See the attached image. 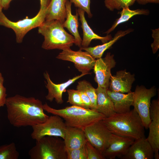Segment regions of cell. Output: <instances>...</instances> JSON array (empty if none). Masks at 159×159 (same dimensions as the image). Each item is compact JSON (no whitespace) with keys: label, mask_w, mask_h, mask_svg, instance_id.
<instances>
[{"label":"cell","mask_w":159,"mask_h":159,"mask_svg":"<svg viewBox=\"0 0 159 159\" xmlns=\"http://www.w3.org/2000/svg\"><path fill=\"white\" fill-rule=\"evenodd\" d=\"M7 118L13 126H33L45 122L49 116L44 112L42 101L33 97L19 95L7 98Z\"/></svg>","instance_id":"1"},{"label":"cell","mask_w":159,"mask_h":159,"mask_svg":"<svg viewBox=\"0 0 159 159\" xmlns=\"http://www.w3.org/2000/svg\"><path fill=\"white\" fill-rule=\"evenodd\" d=\"M102 120L113 134L134 140L145 137L144 126L134 109L125 113H115Z\"/></svg>","instance_id":"2"},{"label":"cell","mask_w":159,"mask_h":159,"mask_svg":"<svg viewBox=\"0 0 159 159\" xmlns=\"http://www.w3.org/2000/svg\"><path fill=\"white\" fill-rule=\"evenodd\" d=\"M43 108L47 112L63 119L67 126L76 127L83 130L87 126L106 117L95 110L73 105L57 109L45 103L43 105Z\"/></svg>","instance_id":"3"},{"label":"cell","mask_w":159,"mask_h":159,"mask_svg":"<svg viewBox=\"0 0 159 159\" xmlns=\"http://www.w3.org/2000/svg\"><path fill=\"white\" fill-rule=\"evenodd\" d=\"M38 27L39 33L44 37L42 46L44 49L63 50L70 48L74 44V37L64 30L59 20L45 21Z\"/></svg>","instance_id":"4"},{"label":"cell","mask_w":159,"mask_h":159,"mask_svg":"<svg viewBox=\"0 0 159 159\" xmlns=\"http://www.w3.org/2000/svg\"><path fill=\"white\" fill-rule=\"evenodd\" d=\"M29 151L31 159H67L64 140L59 137L46 136L36 140Z\"/></svg>","instance_id":"5"},{"label":"cell","mask_w":159,"mask_h":159,"mask_svg":"<svg viewBox=\"0 0 159 159\" xmlns=\"http://www.w3.org/2000/svg\"><path fill=\"white\" fill-rule=\"evenodd\" d=\"M46 10L40 9L37 14L34 17L29 18L27 16L16 22L9 20L2 12L0 14V25L13 30L16 34V42L20 43L28 32L38 27L45 21Z\"/></svg>","instance_id":"6"},{"label":"cell","mask_w":159,"mask_h":159,"mask_svg":"<svg viewBox=\"0 0 159 159\" xmlns=\"http://www.w3.org/2000/svg\"><path fill=\"white\" fill-rule=\"evenodd\" d=\"M156 88L153 87L147 89L143 86H137L134 92L132 105L140 117L145 128L148 129L151 122L150 108L151 100L156 95Z\"/></svg>","instance_id":"7"},{"label":"cell","mask_w":159,"mask_h":159,"mask_svg":"<svg viewBox=\"0 0 159 159\" xmlns=\"http://www.w3.org/2000/svg\"><path fill=\"white\" fill-rule=\"evenodd\" d=\"M84 131L87 140L103 155L110 144L112 134L102 120L87 126Z\"/></svg>","instance_id":"8"},{"label":"cell","mask_w":159,"mask_h":159,"mask_svg":"<svg viewBox=\"0 0 159 159\" xmlns=\"http://www.w3.org/2000/svg\"><path fill=\"white\" fill-rule=\"evenodd\" d=\"M66 127L61 117L53 115L49 116L45 122L32 127L31 137L36 140L46 136L59 137L64 139Z\"/></svg>","instance_id":"9"},{"label":"cell","mask_w":159,"mask_h":159,"mask_svg":"<svg viewBox=\"0 0 159 159\" xmlns=\"http://www.w3.org/2000/svg\"><path fill=\"white\" fill-rule=\"evenodd\" d=\"M56 57L73 62L75 68L82 74H90L89 72L93 69L96 60L86 51H82L80 49L77 51H74L70 48L63 50Z\"/></svg>","instance_id":"10"},{"label":"cell","mask_w":159,"mask_h":159,"mask_svg":"<svg viewBox=\"0 0 159 159\" xmlns=\"http://www.w3.org/2000/svg\"><path fill=\"white\" fill-rule=\"evenodd\" d=\"M116 62L114 55L110 52L107 53L104 58H100L95 60L94 67L95 74L94 80L98 86L108 89L111 69L115 66Z\"/></svg>","instance_id":"11"},{"label":"cell","mask_w":159,"mask_h":159,"mask_svg":"<svg viewBox=\"0 0 159 159\" xmlns=\"http://www.w3.org/2000/svg\"><path fill=\"white\" fill-rule=\"evenodd\" d=\"M151 122L149 125V132L147 139L154 152V158L159 159V100H153L150 108Z\"/></svg>","instance_id":"12"},{"label":"cell","mask_w":159,"mask_h":159,"mask_svg":"<svg viewBox=\"0 0 159 159\" xmlns=\"http://www.w3.org/2000/svg\"><path fill=\"white\" fill-rule=\"evenodd\" d=\"M134 140L129 138L112 134L110 144L103 155L105 159L121 158L127 153Z\"/></svg>","instance_id":"13"},{"label":"cell","mask_w":159,"mask_h":159,"mask_svg":"<svg viewBox=\"0 0 159 159\" xmlns=\"http://www.w3.org/2000/svg\"><path fill=\"white\" fill-rule=\"evenodd\" d=\"M90 74H82L70 79L67 82L59 84L54 83L51 80L49 73L46 72L44 73V76L47 80L46 87L48 90L47 95L45 96L47 100L50 102L54 99L58 104H62L63 102L62 94L66 91V89L69 85L74 82L76 80L82 76Z\"/></svg>","instance_id":"14"},{"label":"cell","mask_w":159,"mask_h":159,"mask_svg":"<svg viewBox=\"0 0 159 159\" xmlns=\"http://www.w3.org/2000/svg\"><path fill=\"white\" fill-rule=\"evenodd\" d=\"M154 152L145 137L135 140L122 159H153Z\"/></svg>","instance_id":"15"},{"label":"cell","mask_w":159,"mask_h":159,"mask_svg":"<svg viewBox=\"0 0 159 159\" xmlns=\"http://www.w3.org/2000/svg\"><path fill=\"white\" fill-rule=\"evenodd\" d=\"M135 80V75L127 72L126 69L119 71L116 74L111 75L108 90L123 93H129L131 92L132 85Z\"/></svg>","instance_id":"16"},{"label":"cell","mask_w":159,"mask_h":159,"mask_svg":"<svg viewBox=\"0 0 159 159\" xmlns=\"http://www.w3.org/2000/svg\"><path fill=\"white\" fill-rule=\"evenodd\" d=\"M107 93L112 101L116 113H122L129 111L132 105L134 96V92L127 94L107 90Z\"/></svg>","instance_id":"17"},{"label":"cell","mask_w":159,"mask_h":159,"mask_svg":"<svg viewBox=\"0 0 159 159\" xmlns=\"http://www.w3.org/2000/svg\"><path fill=\"white\" fill-rule=\"evenodd\" d=\"M63 140L66 150L82 147L85 145L87 141L83 130L76 127L67 126Z\"/></svg>","instance_id":"18"},{"label":"cell","mask_w":159,"mask_h":159,"mask_svg":"<svg viewBox=\"0 0 159 159\" xmlns=\"http://www.w3.org/2000/svg\"><path fill=\"white\" fill-rule=\"evenodd\" d=\"M76 11L80 16L81 23V27L83 31V38L82 40L81 47H88L93 39L100 40L104 43L112 39L110 34H107L105 37H102L95 33L87 24L85 17V11L79 8Z\"/></svg>","instance_id":"19"},{"label":"cell","mask_w":159,"mask_h":159,"mask_svg":"<svg viewBox=\"0 0 159 159\" xmlns=\"http://www.w3.org/2000/svg\"><path fill=\"white\" fill-rule=\"evenodd\" d=\"M72 3L69 0H66L65 7L66 11V19L63 23L64 27L66 28L73 35L74 44L80 48L81 47L82 39L79 33L78 27L79 22L78 17L79 14L76 11V14L73 15L71 12Z\"/></svg>","instance_id":"20"},{"label":"cell","mask_w":159,"mask_h":159,"mask_svg":"<svg viewBox=\"0 0 159 159\" xmlns=\"http://www.w3.org/2000/svg\"><path fill=\"white\" fill-rule=\"evenodd\" d=\"M107 90L98 86L96 89L97 99L95 110L106 117L111 116L116 113L113 104L107 94Z\"/></svg>","instance_id":"21"},{"label":"cell","mask_w":159,"mask_h":159,"mask_svg":"<svg viewBox=\"0 0 159 159\" xmlns=\"http://www.w3.org/2000/svg\"><path fill=\"white\" fill-rule=\"evenodd\" d=\"M66 0H51L46 10L45 20H57L62 24L67 17Z\"/></svg>","instance_id":"22"},{"label":"cell","mask_w":159,"mask_h":159,"mask_svg":"<svg viewBox=\"0 0 159 159\" xmlns=\"http://www.w3.org/2000/svg\"><path fill=\"white\" fill-rule=\"evenodd\" d=\"M132 31V29H129L124 31H119L116 34L112 39L102 44L93 47H81L80 49L85 50L95 59L101 58L105 51L110 48L120 38Z\"/></svg>","instance_id":"23"},{"label":"cell","mask_w":159,"mask_h":159,"mask_svg":"<svg viewBox=\"0 0 159 159\" xmlns=\"http://www.w3.org/2000/svg\"><path fill=\"white\" fill-rule=\"evenodd\" d=\"M149 13V11L147 9H142L131 10L129 9V7L124 8L119 12L121 15L120 17L116 20L111 27L105 33L108 34L114 30L119 24L128 21L134 16L137 15H147Z\"/></svg>","instance_id":"24"},{"label":"cell","mask_w":159,"mask_h":159,"mask_svg":"<svg viewBox=\"0 0 159 159\" xmlns=\"http://www.w3.org/2000/svg\"><path fill=\"white\" fill-rule=\"evenodd\" d=\"M76 89L79 91L85 92L91 101L92 109L95 110L97 99L96 89L89 82L85 80L79 82Z\"/></svg>","instance_id":"25"},{"label":"cell","mask_w":159,"mask_h":159,"mask_svg":"<svg viewBox=\"0 0 159 159\" xmlns=\"http://www.w3.org/2000/svg\"><path fill=\"white\" fill-rule=\"evenodd\" d=\"M19 156L14 143L0 146V159H17Z\"/></svg>","instance_id":"26"},{"label":"cell","mask_w":159,"mask_h":159,"mask_svg":"<svg viewBox=\"0 0 159 159\" xmlns=\"http://www.w3.org/2000/svg\"><path fill=\"white\" fill-rule=\"evenodd\" d=\"M136 0H105V6L111 11L119 10L132 5Z\"/></svg>","instance_id":"27"},{"label":"cell","mask_w":159,"mask_h":159,"mask_svg":"<svg viewBox=\"0 0 159 159\" xmlns=\"http://www.w3.org/2000/svg\"><path fill=\"white\" fill-rule=\"evenodd\" d=\"M68 94L67 101L72 105L84 108L82 102L80 91L77 90L69 89L67 90Z\"/></svg>","instance_id":"28"},{"label":"cell","mask_w":159,"mask_h":159,"mask_svg":"<svg viewBox=\"0 0 159 159\" xmlns=\"http://www.w3.org/2000/svg\"><path fill=\"white\" fill-rule=\"evenodd\" d=\"M67 159H87L85 145L80 148L66 150Z\"/></svg>","instance_id":"29"},{"label":"cell","mask_w":159,"mask_h":159,"mask_svg":"<svg viewBox=\"0 0 159 159\" xmlns=\"http://www.w3.org/2000/svg\"><path fill=\"white\" fill-rule=\"evenodd\" d=\"M87 159H105L103 155L87 140L85 145Z\"/></svg>","instance_id":"30"},{"label":"cell","mask_w":159,"mask_h":159,"mask_svg":"<svg viewBox=\"0 0 159 159\" xmlns=\"http://www.w3.org/2000/svg\"><path fill=\"white\" fill-rule=\"evenodd\" d=\"M74 4V6L81 9L86 12L88 17L91 18L92 16L90 10V0H69Z\"/></svg>","instance_id":"31"},{"label":"cell","mask_w":159,"mask_h":159,"mask_svg":"<svg viewBox=\"0 0 159 159\" xmlns=\"http://www.w3.org/2000/svg\"><path fill=\"white\" fill-rule=\"evenodd\" d=\"M152 36L154 39L153 42L151 44L153 53H155L159 48V29L152 30Z\"/></svg>","instance_id":"32"},{"label":"cell","mask_w":159,"mask_h":159,"mask_svg":"<svg viewBox=\"0 0 159 159\" xmlns=\"http://www.w3.org/2000/svg\"><path fill=\"white\" fill-rule=\"evenodd\" d=\"M82 100L85 108L92 109V104L89 97L84 92L80 91Z\"/></svg>","instance_id":"33"},{"label":"cell","mask_w":159,"mask_h":159,"mask_svg":"<svg viewBox=\"0 0 159 159\" xmlns=\"http://www.w3.org/2000/svg\"><path fill=\"white\" fill-rule=\"evenodd\" d=\"M6 96V88L3 86L0 87V107L5 104Z\"/></svg>","instance_id":"34"},{"label":"cell","mask_w":159,"mask_h":159,"mask_svg":"<svg viewBox=\"0 0 159 159\" xmlns=\"http://www.w3.org/2000/svg\"><path fill=\"white\" fill-rule=\"evenodd\" d=\"M12 0H1V4L2 8L4 10L8 9L9 7L10 2Z\"/></svg>","instance_id":"35"},{"label":"cell","mask_w":159,"mask_h":159,"mask_svg":"<svg viewBox=\"0 0 159 159\" xmlns=\"http://www.w3.org/2000/svg\"><path fill=\"white\" fill-rule=\"evenodd\" d=\"M40 9H46L50 2L51 0H40Z\"/></svg>","instance_id":"36"},{"label":"cell","mask_w":159,"mask_h":159,"mask_svg":"<svg viewBox=\"0 0 159 159\" xmlns=\"http://www.w3.org/2000/svg\"><path fill=\"white\" fill-rule=\"evenodd\" d=\"M139 4H145L149 3H158L159 0H136Z\"/></svg>","instance_id":"37"},{"label":"cell","mask_w":159,"mask_h":159,"mask_svg":"<svg viewBox=\"0 0 159 159\" xmlns=\"http://www.w3.org/2000/svg\"><path fill=\"white\" fill-rule=\"evenodd\" d=\"M4 79L1 74L0 72V87L3 86Z\"/></svg>","instance_id":"38"},{"label":"cell","mask_w":159,"mask_h":159,"mask_svg":"<svg viewBox=\"0 0 159 159\" xmlns=\"http://www.w3.org/2000/svg\"><path fill=\"white\" fill-rule=\"evenodd\" d=\"M2 8L1 4V0H0V14L2 12Z\"/></svg>","instance_id":"39"}]
</instances>
